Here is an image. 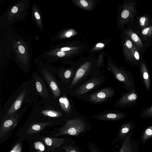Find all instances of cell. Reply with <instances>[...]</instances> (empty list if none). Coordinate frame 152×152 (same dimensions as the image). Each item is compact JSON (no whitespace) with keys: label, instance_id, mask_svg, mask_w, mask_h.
<instances>
[{"label":"cell","instance_id":"obj_1","mask_svg":"<svg viewBox=\"0 0 152 152\" xmlns=\"http://www.w3.org/2000/svg\"><path fill=\"white\" fill-rule=\"evenodd\" d=\"M30 88L29 80L23 83L12 94L0 110V115L4 119L19 113L27 106H31Z\"/></svg>","mask_w":152,"mask_h":152},{"label":"cell","instance_id":"obj_2","mask_svg":"<svg viewBox=\"0 0 152 152\" xmlns=\"http://www.w3.org/2000/svg\"><path fill=\"white\" fill-rule=\"evenodd\" d=\"M29 80L30 99L32 106L39 101V97H40L42 99L41 101L44 104L60 108L58 98L53 95L48 87L47 86L45 81L40 75L36 72L33 73Z\"/></svg>","mask_w":152,"mask_h":152},{"label":"cell","instance_id":"obj_3","mask_svg":"<svg viewBox=\"0 0 152 152\" xmlns=\"http://www.w3.org/2000/svg\"><path fill=\"white\" fill-rule=\"evenodd\" d=\"M33 106L30 115L32 118L59 119L66 122L72 118L60 108L45 104L41 101H39Z\"/></svg>","mask_w":152,"mask_h":152},{"label":"cell","instance_id":"obj_4","mask_svg":"<svg viewBox=\"0 0 152 152\" xmlns=\"http://www.w3.org/2000/svg\"><path fill=\"white\" fill-rule=\"evenodd\" d=\"M106 80L103 75L98 71L69 94L75 98L81 99L102 86Z\"/></svg>","mask_w":152,"mask_h":152},{"label":"cell","instance_id":"obj_5","mask_svg":"<svg viewBox=\"0 0 152 152\" xmlns=\"http://www.w3.org/2000/svg\"><path fill=\"white\" fill-rule=\"evenodd\" d=\"M90 127L85 116L80 114L66 122L63 132L70 135L77 136L89 130Z\"/></svg>","mask_w":152,"mask_h":152},{"label":"cell","instance_id":"obj_6","mask_svg":"<svg viewBox=\"0 0 152 152\" xmlns=\"http://www.w3.org/2000/svg\"><path fill=\"white\" fill-rule=\"evenodd\" d=\"M98 71L93 67L89 63L84 64L77 68L68 87L67 94H69Z\"/></svg>","mask_w":152,"mask_h":152},{"label":"cell","instance_id":"obj_7","mask_svg":"<svg viewBox=\"0 0 152 152\" xmlns=\"http://www.w3.org/2000/svg\"><path fill=\"white\" fill-rule=\"evenodd\" d=\"M125 36L124 46L126 60L132 65H139L144 59L143 54L140 51L127 34Z\"/></svg>","mask_w":152,"mask_h":152},{"label":"cell","instance_id":"obj_8","mask_svg":"<svg viewBox=\"0 0 152 152\" xmlns=\"http://www.w3.org/2000/svg\"><path fill=\"white\" fill-rule=\"evenodd\" d=\"M115 92L112 87H104L88 94L81 100L92 104H102L110 99L114 95Z\"/></svg>","mask_w":152,"mask_h":152},{"label":"cell","instance_id":"obj_9","mask_svg":"<svg viewBox=\"0 0 152 152\" xmlns=\"http://www.w3.org/2000/svg\"><path fill=\"white\" fill-rule=\"evenodd\" d=\"M108 70L112 73L116 79L123 83L124 88L128 91L135 89L133 76L129 71L124 68L115 66H109Z\"/></svg>","mask_w":152,"mask_h":152},{"label":"cell","instance_id":"obj_10","mask_svg":"<svg viewBox=\"0 0 152 152\" xmlns=\"http://www.w3.org/2000/svg\"><path fill=\"white\" fill-rule=\"evenodd\" d=\"M137 14V7L135 0H129L125 3L124 9L121 13V17L127 24L128 28L132 29Z\"/></svg>","mask_w":152,"mask_h":152},{"label":"cell","instance_id":"obj_11","mask_svg":"<svg viewBox=\"0 0 152 152\" xmlns=\"http://www.w3.org/2000/svg\"><path fill=\"white\" fill-rule=\"evenodd\" d=\"M56 72H51L46 69L40 71V75L45 81L52 94L57 98L61 96L62 92L58 82Z\"/></svg>","mask_w":152,"mask_h":152},{"label":"cell","instance_id":"obj_12","mask_svg":"<svg viewBox=\"0 0 152 152\" xmlns=\"http://www.w3.org/2000/svg\"><path fill=\"white\" fill-rule=\"evenodd\" d=\"M69 95L68 94L62 93L57 98L61 110L73 118L80 114L75 109L73 100Z\"/></svg>","mask_w":152,"mask_h":152},{"label":"cell","instance_id":"obj_13","mask_svg":"<svg viewBox=\"0 0 152 152\" xmlns=\"http://www.w3.org/2000/svg\"><path fill=\"white\" fill-rule=\"evenodd\" d=\"M121 94L122 96L115 104V107L124 108L130 107L136 103L139 98L136 89L127 93H122Z\"/></svg>","mask_w":152,"mask_h":152},{"label":"cell","instance_id":"obj_14","mask_svg":"<svg viewBox=\"0 0 152 152\" xmlns=\"http://www.w3.org/2000/svg\"><path fill=\"white\" fill-rule=\"evenodd\" d=\"M127 115V114L119 111L108 110L94 115L92 117L101 121H116L120 120Z\"/></svg>","mask_w":152,"mask_h":152},{"label":"cell","instance_id":"obj_15","mask_svg":"<svg viewBox=\"0 0 152 152\" xmlns=\"http://www.w3.org/2000/svg\"><path fill=\"white\" fill-rule=\"evenodd\" d=\"M135 127V125L132 122L128 121L123 124L112 144H115L120 141H122L128 136L132 137Z\"/></svg>","mask_w":152,"mask_h":152},{"label":"cell","instance_id":"obj_16","mask_svg":"<svg viewBox=\"0 0 152 152\" xmlns=\"http://www.w3.org/2000/svg\"><path fill=\"white\" fill-rule=\"evenodd\" d=\"M152 24V17L148 13L137 15L133 28L131 29L138 34L142 30ZM131 29V28H130Z\"/></svg>","mask_w":152,"mask_h":152},{"label":"cell","instance_id":"obj_17","mask_svg":"<svg viewBox=\"0 0 152 152\" xmlns=\"http://www.w3.org/2000/svg\"><path fill=\"white\" fill-rule=\"evenodd\" d=\"M126 34L129 36L140 51L144 54L147 48L140 36L132 29L128 28Z\"/></svg>","mask_w":152,"mask_h":152},{"label":"cell","instance_id":"obj_18","mask_svg":"<svg viewBox=\"0 0 152 152\" xmlns=\"http://www.w3.org/2000/svg\"><path fill=\"white\" fill-rule=\"evenodd\" d=\"M138 67L143 82L148 91L151 88L150 75L147 64L144 59L138 65Z\"/></svg>","mask_w":152,"mask_h":152},{"label":"cell","instance_id":"obj_19","mask_svg":"<svg viewBox=\"0 0 152 152\" xmlns=\"http://www.w3.org/2000/svg\"><path fill=\"white\" fill-rule=\"evenodd\" d=\"M131 138L128 136L121 142V147L118 152H137L138 145Z\"/></svg>","mask_w":152,"mask_h":152},{"label":"cell","instance_id":"obj_20","mask_svg":"<svg viewBox=\"0 0 152 152\" xmlns=\"http://www.w3.org/2000/svg\"><path fill=\"white\" fill-rule=\"evenodd\" d=\"M138 34L147 48L152 45V24L141 30Z\"/></svg>","mask_w":152,"mask_h":152},{"label":"cell","instance_id":"obj_21","mask_svg":"<svg viewBox=\"0 0 152 152\" xmlns=\"http://www.w3.org/2000/svg\"><path fill=\"white\" fill-rule=\"evenodd\" d=\"M152 138V125L144 129L141 136V140L142 144H144Z\"/></svg>","mask_w":152,"mask_h":152},{"label":"cell","instance_id":"obj_22","mask_svg":"<svg viewBox=\"0 0 152 152\" xmlns=\"http://www.w3.org/2000/svg\"><path fill=\"white\" fill-rule=\"evenodd\" d=\"M139 116L144 119L152 118V104L142 110Z\"/></svg>","mask_w":152,"mask_h":152},{"label":"cell","instance_id":"obj_23","mask_svg":"<svg viewBox=\"0 0 152 152\" xmlns=\"http://www.w3.org/2000/svg\"><path fill=\"white\" fill-rule=\"evenodd\" d=\"M88 148L90 152H100L97 147L93 143H89Z\"/></svg>","mask_w":152,"mask_h":152},{"label":"cell","instance_id":"obj_24","mask_svg":"<svg viewBox=\"0 0 152 152\" xmlns=\"http://www.w3.org/2000/svg\"><path fill=\"white\" fill-rule=\"evenodd\" d=\"M66 152H81L79 148L75 145L70 146L66 149Z\"/></svg>","mask_w":152,"mask_h":152},{"label":"cell","instance_id":"obj_25","mask_svg":"<svg viewBox=\"0 0 152 152\" xmlns=\"http://www.w3.org/2000/svg\"><path fill=\"white\" fill-rule=\"evenodd\" d=\"M46 144L48 146L51 145L52 144V140L49 137L46 138L45 140Z\"/></svg>","mask_w":152,"mask_h":152},{"label":"cell","instance_id":"obj_26","mask_svg":"<svg viewBox=\"0 0 152 152\" xmlns=\"http://www.w3.org/2000/svg\"><path fill=\"white\" fill-rule=\"evenodd\" d=\"M32 129L38 131L41 129L40 126L38 124H35L32 126Z\"/></svg>","mask_w":152,"mask_h":152},{"label":"cell","instance_id":"obj_27","mask_svg":"<svg viewBox=\"0 0 152 152\" xmlns=\"http://www.w3.org/2000/svg\"><path fill=\"white\" fill-rule=\"evenodd\" d=\"M65 54V53L63 51H61L58 52L57 53V56L59 57L64 56Z\"/></svg>","mask_w":152,"mask_h":152},{"label":"cell","instance_id":"obj_28","mask_svg":"<svg viewBox=\"0 0 152 152\" xmlns=\"http://www.w3.org/2000/svg\"><path fill=\"white\" fill-rule=\"evenodd\" d=\"M18 49L20 53L24 54L25 52V49L24 47L22 45H20L19 46Z\"/></svg>","mask_w":152,"mask_h":152},{"label":"cell","instance_id":"obj_29","mask_svg":"<svg viewBox=\"0 0 152 152\" xmlns=\"http://www.w3.org/2000/svg\"><path fill=\"white\" fill-rule=\"evenodd\" d=\"M81 4L84 7H87L88 6V3L87 2L84 0H81L80 1Z\"/></svg>","mask_w":152,"mask_h":152},{"label":"cell","instance_id":"obj_30","mask_svg":"<svg viewBox=\"0 0 152 152\" xmlns=\"http://www.w3.org/2000/svg\"><path fill=\"white\" fill-rule=\"evenodd\" d=\"M18 10V7L16 6L13 7L11 9V12L13 13H16Z\"/></svg>","mask_w":152,"mask_h":152},{"label":"cell","instance_id":"obj_31","mask_svg":"<svg viewBox=\"0 0 152 152\" xmlns=\"http://www.w3.org/2000/svg\"><path fill=\"white\" fill-rule=\"evenodd\" d=\"M72 34V32L70 31L67 32L65 36L67 37H70Z\"/></svg>","mask_w":152,"mask_h":152},{"label":"cell","instance_id":"obj_32","mask_svg":"<svg viewBox=\"0 0 152 152\" xmlns=\"http://www.w3.org/2000/svg\"><path fill=\"white\" fill-rule=\"evenodd\" d=\"M34 15L37 19L39 20L40 19V16L37 12H35L34 13Z\"/></svg>","mask_w":152,"mask_h":152},{"label":"cell","instance_id":"obj_33","mask_svg":"<svg viewBox=\"0 0 152 152\" xmlns=\"http://www.w3.org/2000/svg\"><path fill=\"white\" fill-rule=\"evenodd\" d=\"M70 50V48H69V47H64L62 48L61 50V51H68Z\"/></svg>","mask_w":152,"mask_h":152},{"label":"cell","instance_id":"obj_34","mask_svg":"<svg viewBox=\"0 0 152 152\" xmlns=\"http://www.w3.org/2000/svg\"><path fill=\"white\" fill-rule=\"evenodd\" d=\"M104 45L102 43H98L96 45L97 47L102 48L104 46Z\"/></svg>","mask_w":152,"mask_h":152},{"label":"cell","instance_id":"obj_35","mask_svg":"<svg viewBox=\"0 0 152 152\" xmlns=\"http://www.w3.org/2000/svg\"><path fill=\"white\" fill-rule=\"evenodd\" d=\"M39 149L41 151H43L44 150V147L42 145H40L39 146Z\"/></svg>","mask_w":152,"mask_h":152},{"label":"cell","instance_id":"obj_36","mask_svg":"<svg viewBox=\"0 0 152 152\" xmlns=\"http://www.w3.org/2000/svg\"><path fill=\"white\" fill-rule=\"evenodd\" d=\"M11 152H14V151H12Z\"/></svg>","mask_w":152,"mask_h":152}]
</instances>
